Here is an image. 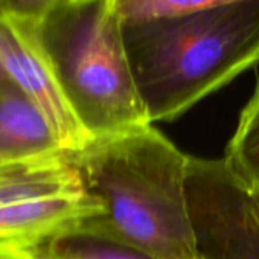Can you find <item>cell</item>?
I'll return each instance as SVG.
<instances>
[{
    "instance_id": "1",
    "label": "cell",
    "mask_w": 259,
    "mask_h": 259,
    "mask_svg": "<svg viewBox=\"0 0 259 259\" xmlns=\"http://www.w3.org/2000/svg\"><path fill=\"white\" fill-rule=\"evenodd\" d=\"M102 213L82 224L159 259H200L189 209V156L151 125L67 154Z\"/></svg>"
},
{
    "instance_id": "2",
    "label": "cell",
    "mask_w": 259,
    "mask_h": 259,
    "mask_svg": "<svg viewBox=\"0 0 259 259\" xmlns=\"http://www.w3.org/2000/svg\"><path fill=\"white\" fill-rule=\"evenodd\" d=\"M122 37L150 122L172 120L259 63V0L122 20Z\"/></svg>"
},
{
    "instance_id": "3",
    "label": "cell",
    "mask_w": 259,
    "mask_h": 259,
    "mask_svg": "<svg viewBox=\"0 0 259 259\" xmlns=\"http://www.w3.org/2000/svg\"><path fill=\"white\" fill-rule=\"evenodd\" d=\"M19 26L45 57L93 141L151 125L128 61L114 0H60L38 23Z\"/></svg>"
},
{
    "instance_id": "4",
    "label": "cell",
    "mask_w": 259,
    "mask_h": 259,
    "mask_svg": "<svg viewBox=\"0 0 259 259\" xmlns=\"http://www.w3.org/2000/svg\"><path fill=\"white\" fill-rule=\"evenodd\" d=\"M188 197L200 259H259V221L248 189L223 159H189Z\"/></svg>"
},
{
    "instance_id": "5",
    "label": "cell",
    "mask_w": 259,
    "mask_h": 259,
    "mask_svg": "<svg viewBox=\"0 0 259 259\" xmlns=\"http://www.w3.org/2000/svg\"><path fill=\"white\" fill-rule=\"evenodd\" d=\"M0 64L7 78L31 98L51 120L66 154L79 153L95 142L75 116L49 64L29 34L22 26L2 17Z\"/></svg>"
},
{
    "instance_id": "6",
    "label": "cell",
    "mask_w": 259,
    "mask_h": 259,
    "mask_svg": "<svg viewBox=\"0 0 259 259\" xmlns=\"http://www.w3.org/2000/svg\"><path fill=\"white\" fill-rule=\"evenodd\" d=\"M66 156L41 108L5 76L0 81V165H41Z\"/></svg>"
},
{
    "instance_id": "7",
    "label": "cell",
    "mask_w": 259,
    "mask_h": 259,
    "mask_svg": "<svg viewBox=\"0 0 259 259\" xmlns=\"http://www.w3.org/2000/svg\"><path fill=\"white\" fill-rule=\"evenodd\" d=\"M78 169L64 159L28 166H0V206L85 194Z\"/></svg>"
},
{
    "instance_id": "8",
    "label": "cell",
    "mask_w": 259,
    "mask_h": 259,
    "mask_svg": "<svg viewBox=\"0 0 259 259\" xmlns=\"http://www.w3.org/2000/svg\"><path fill=\"white\" fill-rule=\"evenodd\" d=\"M28 259H159L157 256L82 224L46 236L23 251Z\"/></svg>"
},
{
    "instance_id": "9",
    "label": "cell",
    "mask_w": 259,
    "mask_h": 259,
    "mask_svg": "<svg viewBox=\"0 0 259 259\" xmlns=\"http://www.w3.org/2000/svg\"><path fill=\"white\" fill-rule=\"evenodd\" d=\"M223 160L245 188L259 192V84L239 114Z\"/></svg>"
},
{
    "instance_id": "10",
    "label": "cell",
    "mask_w": 259,
    "mask_h": 259,
    "mask_svg": "<svg viewBox=\"0 0 259 259\" xmlns=\"http://www.w3.org/2000/svg\"><path fill=\"white\" fill-rule=\"evenodd\" d=\"M236 2L241 0H114V8L122 20H142L191 14Z\"/></svg>"
},
{
    "instance_id": "11",
    "label": "cell",
    "mask_w": 259,
    "mask_h": 259,
    "mask_svg": "<svg viewBox=\"0 0 259 259\" xmlns=\"http://www.w3.org/2000/svg\"><path fill=\"white\" fill-rule=\"evenodd\" d=\"M60 0H0V17L17 25L38 23Z\"/></svg>"
},
{
    "instance_id": "12",
    "label": "cell",
    "mask_w": 259,
    "mask_h": 259,
    "mask_svg": "<svg viewBox=\"0 0 259 259\" xmlns=\"http://www.w3.org/2000/svg\"><path fill=\"white\" fill-rule=\"evenodd\" d=\"M32 244L31 242H20V241H0V254H8V253H16V254H23L26 248H29Z\"/></svg>"
},
{
    "instance_id": "13",
    "label": "cell",
    "mask_w": 259,
    "mask_h": 259,
    "mask_svg": "<svg viewBox=\"0 0 259 259\" xmlns=\"http://www.w3.org/2000/svg\"><path fill=\"white\" fill-rule=\"evenodd\" d=\"M248 194H250V200H251V204H253V210H254L256 218L259 221V192H254V191H250L248 189Z\"/></svg>"
},
{
    "instance_id": "14",
    "label": "cell",
    "mask_w": 259,
    "mask_h": 259,
    "mask_svg": "<svg viewBox=\"0 0 259 259\" xmlns=\"http://www.w3.org/2000/svg\"><path fill=\"white\" fill-rule=\"evenodd\" d=\"M0 259H28L23 254H16V253H8V254H0Z\"/></svg>"
},
{
    "instance_id": "15",
    "label": "cell",
    "mask_w": 259,
    "mask_h": 259,
    "mask_svg": "<svg viewBox=\"0 0 259 259\" xmlns=\"http://www.w3.org/2000/svg\"><path fill=\"white\" fill-rule=\"evenodd\" d=\"M5 76H7V75H5V72H4V67H2V64H0V81H2Z\"/></svg>"
},
{
    "instance_id": "16",
    "label": "cell",
    "mask_w": 259,
    "mask_h": 259,
    "mask_svg": "<svg viewBox=\"0 0 259 259\" xmlns=\"http://www.w3.org/2000/svg\"><path fill=\"white\" fill-rule=\"evenodd\" d=\"M0 166H5V165H0ZM7 166H10V165H7Z\"/></svg>"
}]
</instances>
